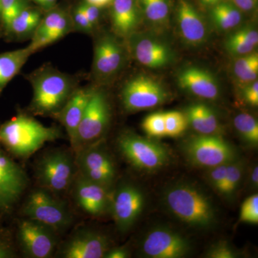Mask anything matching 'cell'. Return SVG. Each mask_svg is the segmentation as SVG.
Returning <instances> with one entry per match:
<instances>
[{"label": "cell", "instance_id": "obj_1", "mask_svg": "<svg viewBox=\"0 0 258 258\" xmlns=\"http://www.w3.org/2000/svg\"><path fill=\"white\" fill-rule=\"evenodd\" d=\"M62 137L60 129L45 126L31 117L18 114L0 125V145L15 157L28 159L47 142Z\"/></svg>", "mask_w": 258, "mask_h": 258}, {"label": "cell", "instance_id": "obj_2", "mask_svg": "<svg viewBox=\"0 0 258 258\" xmlns=\"http://www.w3.org/2000/svg\"><path fill=\"white\" fill-rule=\"evenodd\" d=\"M30 78L33 89L32 113L56 118L75 91L72 80L51 66L37 70Z\"/></svg>", "mask_w": 258, "mask_h": 258}, {"label": "cell", "instance_id": "obj_3", "mask_svg": "<svg viewBox=\"0 0 258 258\" xmlns=\"http://www.w3.org/2000/svg\"><path fill=\"white\" fill-rule=\"evenodd\" d=\"M166 206L181 221L195 227L206 228L215 221L213 205L201 191L189 186L179 185L166 191Z\"/></svg>", "mask_w": 258, "mask_h": 258}, {"label": "cell", "instance_id": "obj_4", "mask_svg": "<svg viewBox=\"0 0 258 258\" xmlns=\"http://www.w3.org/2000/svg\"><path fill=\"white\" fill-rule=\"evenodd\" d=\"M35 171L40 187L55 195L67 192L78 174L75 156L62 149L44 154L37 161Z\"/></svg>", "mask_w": 258, "mask_h": 258}, {"label": "cell", "instance_id": "obj_5", "mask_svg": "<svg viewBox=\"0 0 258 258\" xmlns=\"http://www.w3.org/2000/svg\"><path fill=\"white\" fill-rule=\"evenodd\" d=\"M25 218L50 227L57 233L69 228L73 217L66 205L43 188L32 191L22 208Z\"/></svg>", "mask_w": 258, "mask_h": 258}, {"label": "cell", "instance_id": "obj_6", "mask_svg": "<svg viewBox=\"0 0 258 258\" xmlns=\"http://www.w3.org/2000/svg\"><path fill=\"white\" fill-rule=\"evenodd\" d=\"M111 118V108L103 91L93 90L86 111L72 144L74 154L83 148L99 142Z\"/></svg>", "mask_w": 258, "mask_h": 258}, {"label": "cell", "instance_id": "obj_7", "mask_svg": "<svg viewBox=\"0 0 258 258\" xmlns=\"http://www.w3.org/2000/svg\"><path fill=\"white\" fill-rule=\"evenodd\" d=\"M118 147L125 159L139 170H157L169 160L164 146L128 132L120 136Z\"/></svg>", "mask_w": 258, "mask_h": 258}, {"label": "cell", "instance_id": "obj_8", "mask_svg": "<svg viewBox=\"0 0 258 258\" xmlns=\"http://www.w3.org/2000/svg\"><path fill=\"white\" fill-rule=\"evenodd\" d=\"M74 154L79 175L110 189L116 170L111 156L99 145V142Z\"/></svg>", "mask_w": 258, "mask_h": 258}, {"label": "cell", "instance_id": "obj_9", "mask_svg": "<svg viewBox=\"0 0 258 258\" xmlns=\"http://www.w3.org/2000/svg\"><path fill=\"white\" fill-rule=\"evenodd\" d=\"M17 240L22 252L30 258L51 257L57 245L55 231L28 218L18 222Z\"/></svg>", "mask_w": 258, "mask_h": 258}, {"label": "cell", "instance_id": "obj_10", "mask_svg": "<svg viewBox=\"0 0 258 258\" xmlns=\"http://www.w3.org/2000/svg\"><path fill=\"white\" fill-rule=\"evenodd\" d=\"M26 173L0 145V215L9 213L28 187Z\"/></svg>", "mask_w": 258, "mask_h": 258}, {"label": "cell", "instance_id": "obj_11", "mask_svg": "<svg viewBox=\"0 0 258 258\" xmlns=\"http://www.w3.org/2000/svg\"><path fill=\"white\" fill-rule=\"evenodd\" d=\"M191 162L201 167L211 168L235 161L233 147L218 137L203 135L195 137L185 145Z\"/></svg>", "mask_w": 258, "mask_h": 258}, {"label": "cell", "instance_id": "obj_12", "mask_svg": "<svg viewBox=\"0 0 258 258\" xmlns=\"http://www.w3.org/2000/svg\"><path fill=\"white\" fill-rule=\"evenodd\" d=\"M168 93L164 86L155 80L140 76L125 83L121 100L127 111L149 109L166 101Z\"/></svg>", "mask_w": 258, "mask_h": 258}, {"label": "cell", "instance_id": "obj_13", "mask_svg": "<svg viewBox=\"0 0 258 258\" xmlns=\"http://www.w3.org/2000/svg\"><path fill=\"white\" fill-rule=\"evenodd\" d=\"M144 198L141 190L132 184L120 186L111 198L110 210L118 230L128 231L143 210Z\"/></svg>", "mask_w": 258, "mask_h": 258}, {"label": "cell", "instance_id": "obj_14", "mask_svg": "<svg viewBox=\"0 0 258 258\" xmlns=\"http://www.w3.org/2000/svg\"><path fill=\"white\" fill-rule=\"evenodd\" d=\"M190 250L189 241L174 231L165 228L154 229L144 237L142 251L152 258H180Z\"/></svg>", "mask_w": 258, "mask_h": 258}, {"label": "cell", "instance_id": "obj_15", "mask_svg": "<svg viewBox=\"0 0 258 258\" xmlns=\"http://www.w3.org/2000/svg\"><path fill=\"white\" fill-rule=\"evenodd\" d=\"M75 201L79 208L91 217L102 216L110 210L109 189L77 174L72 186Z\"/></svg>", "mask_w": 258, "mask_h": 258}, {"label": "cell", "instance_id": "obj_16", "mask_svg": "<svg viewBox=\"0 0 258 258\" xmlns=\"http://www.w3.org/2000/svg\"><path fill=\"white\" fill-rule=\"evenodd\" d=\"M74 28L71 15L59 8L47 11L33 32L32 41L28 47L32 52L53 43L67 35Z\"/></svg>", "mask_w": 258, "mask_h": 258}, {"label": "cell", "instance_id": "obj_17", "mask_svg": "<svg viewBox=\"0 0 258 258\" xmlns=\"http://www.w3.org/2000/svg\"><path fill=\"white\" fill-rule=\"evenodd\" d=\"M109 249L106 236L92 230L78 231L66 241L61 249L64 258H102Z\"/></svg>", "mask_w": 258, "mask_h": 258}, {"label": "cell", "instance_id": "obj_18", "mask_svg": "<svg viewBox=\"0 0 258 258\" xmlns=\"http://www.w3.org/2000/svg\"><path fill=\"white\" fill-rule=\"evenodd\" d=\"M123 60V50L118 41L110 35H104L95 45L93 74L98 79H109L120 71Z\"/></svg>", "mask_w": 258, "mask_h": 258}, {"label": "cell", "instance_id": "obj_19", "mask_svg": "<svg viewBox=\"0 0 258 258\" xmlns=\"http://www.w3.org/2000/svg\"><path fill=\"white\" fill-rule=\"evenodd\" d=\"M92 92L93 89L91 88L75 89L56 117L66 128L71 146L74 144L78 128Z\"/></svg>", "mask_w": 258, "mask_h": 258}, {"label": "cell", "instance_id": "obj_20", "mask_svg": "<svg viewBox=\"0 0 258 258\" xmlns=\"http://www.w3.org/2000/svg\"><path fill=\"white\" fill-rule=\"evenodd\" d=\"M180 87L195 96L214 100L219 95V86L213 76L205 70L191 67L184 69L178 76Z\"/></svg>", "mask_w": 258, "mask_h": 258}, {"label": "cell", "instance_id": "obj_21", "mask_svg": "<svg viewBox=\"0 0 258 258\" xmlns=\"http://www.w3.org/2000/svg\"><path fill=\"white\" fill-rule=\"evenodd\" d=\"M177 22L181 36L191 45L203 43L207 30L203 18L187 0H179L177 7Z\"/></svg>", "mask_w": 258, "mask_h": 258}, {"label": "cell", "instance_id": "obj_22", "mask_svg": "<svg viewBox=\"0 0 258 258\" xmlns=\"http://www.w3.org/2000/svg\"><path fill=\"white\" fill-rule=\"evenodd\" d=\"M134 55L141 64L149 68L164 67L172 60V52L165 44L149 38L132 41Z\"/></svg>", "mask_w": 258, "mask_h": 258}, {"label": "cell", "instance_id": "obj_23", "mask_svg": "<svg viewBox=\"0 0 258 258\" xmlns=\"http://www.w3.org/2000/svg\"><path fill=\"white\" fill-rule=\"evenodd\" d=\"M111 6L115 32L120 36H128L139 23V10L135 0H113Z\"/></svg>", "mask_w": 258, "mask_h": 258}, {"label": "cell", "instance_id": "obj_24", "mask_svg": "<svg viewBox=\"0 0 258 258\" xmlns=\"http://www.w3.org/2000/svg\"><path fill=\"white\" fill-rule=\"evenodd\" d=\"M32 53L28 46L0 54V93L19 74Z\"/></svg>", "mask_w": 258, "mask_h": 258}, {"label": "cell", "instance_id": "obj_25", "mask_svg": "<svg viewBox=\"0 0 258 258\" xmlns=\"http://www.w3.org/2000/svg\"><path fill=\"white\" fill-rule=\"evenodd\" d=\"M188 123L203 135H212L219 128L218 120L211 108L205 104H194L188 108L186 114Z\"/></svg>", "mask_w": 258, "mask_h": 258}, {"label": "cell", "instance_id": "obj_26", "mask_svg": "<svg viewBox=\"0 0 258 258\" xmlns=\"http://www.w3.org/2000/svg\"><path fill=\"white\" fill-rule=\"evenodd\" d=\"M42 20L41 13L38 10L27 8L20 13L10 23L5 30L6 36H25L33 33Z\"/></svg>", "mask_w": 258, "mask_h": 258}, {"label": "cell", "instance_id": "obj_27", "mask_svg": "<svg viewBox=\"0 0 258 258\" xmlns=\"http://www.w3.org/2000/svg\"><path fill=\"white\" fill-rule=\"evenodd\" d=\"M258 43V32L255 29L244 28L232 34L226 42V48L233 55L250 53Z\"/></svg>", "mask_w": 258, "mask_h": 258}, {"label": "cell", "instance_id": "obj_28", "mask_svg": "<svg viewBox=\"0 0 258 258\" xmlns=\"http://www.w3.org/2000/svg\"><path fill=\"white\" fill-rule=\"evenodd\" d=\"M212 20L221 30H230L239 25L242 20L240 10L230 3H219L211 12Z\"/></svg>", "mask_w": 258, "mask_h": 258}, {"label": "cell", "instance_id": "obj_29", "mask_svg": "<svg viewBox=\"0 0 258 258\" xmlns=\"http://www.w3.org/2000/svg\"><path fill=\"white\" fill-rule=\"evenodd\" d=\"M234 72L236 76L244 82L255 81L258 75L257 54H247L239 58L234 66Z\"/></svg>", "mask_w": 258, "mask_h": 258}, {"label": "cell", "instance_id": "obj_30", "mask_svg": "<svg viewBox=\"0 0 258 258\" xmlns=\"http://www.w3.org/2000/svg\"><path fill=\"white\" fill-rule=\"evenodd\" d=\"M234 125L245 142L252 145L258 143V124L257 120L248 113L236 115Z\"/></svg>", "mask_w": 258, "mask_h": 258}, {"label": "cell", "instance_id": "obj_31", "mask_svg": "<svg viewBox=\"0 0 258 258\" xmlns=\"http://www.w3.org/2000/svg\"><path fill=\"white\" fill-rule=\"evenodd\" d=\"M243 174V166L242 163L231 161L227 166L225 181L220 193L226 197H230L235 193L238 187Z\"/></svg>", "mask_w": 258, "mask_h": 258}, {"label": "cell", "instance_id": "obj_32", "mask_svg": "<svg viewBox=\"0 0 258 258\" xmlns=\"http://www.w3.org/2000/svg\"><path fill=\"white\" fill-rule=\"evenodd\" d=\"M28 8V0H0V22L3 31L24 9Z\"/></svg>", "mask_w": 258, "mask_h": 258}, {"label": "cell", "instance_id": "obj_33", "mask_svg": "<svg viewBox=\"0 0 258 258\" xmlns=\"http://www.w3.org/2000/svg\"><path fill=\"white\" fill-rule=\"evenodd\" d=\"M142 4L144 14L154 23H163L169 15L167 0H142Z\"/></svg>", "mask_w": 258, "mask_h": 258}, {"label": "cell", "instance_id": "obj_34", "mask_svg": "<svg viewBox=\"0 0 258 258\" xmlns=\"http://www.w3.org/2000/svg\"><path fill=\"white\" fill-rule=\"evenodd\" d=\"M166 136L176 137L186 130L188 120L186 115L179 111H169L164 113Z\"/></svg>", "mask_w": 258, "mask_h": 258}, {"label": "cell", "instance_id": "obj_35", "mask_svg": "<svg viewBox=\"0 0 258 258\" xmlns=\"http://www.w3.org/2000/svg\"><path fill=\"white\" fill-rule=\"evenodd\" d=\"M142 128L150 137L166 136L164 113H155L148 115L142 122Z\"/></svg>", "mask_w": 258, "mask_h": 258}, {"label": "cell", "instance_id": "obj_36", "mask_svg": "<svg viewBox=\"0 0 258 258\" xmlns=\"http://www.w3.org/2000/svg\"><path fill=\"white\" fill-rule=\"evenodd\" d=\"M240 221L247 223L257 224L258 195L249 197L241 207Z\"/></svg>", "mask_w": 258, "mask_h": 258}, {"label": "cell", "instance_id": "obj_37", "mask_svg": "<svg viewBox=\"0 0 258 258\" xmlns=\"http://www.w3.org/2000/svg\"><path fill=\"white\" fill-rule=\"evenodd\" d=\"M17 257V251L11 232L0 225V258Z\"/></svg>", "mask_w": 258, "mask_h": 258}, {"label": "cell", "instance_id": "obj_38", "mask_svg": "<svg viewBox=\"0 0 258 258\" xmlns=\"http://www.w3.org/2000/svg\"><path fill=\"white\" fill-rule=\"evenodd\" d=\"M71 19H72L74 28H76L79 31L85 32V33H91L93 32L94 28L88 21L80 5L76 7L73 11Z\"/></svg>", "mask_w": 258, "mask_h": 258}, {"label": "cell", "instance_id": "obj_39", "mask_svg": "<svg viewBox=\"0 0 258 258\" xmlns=\"http://www.w3.org/2000/svg\"><path fill=\"white\" fill-rule=\"evenodd\" d=\"M210 258H235L237 257L234 249L225 242H220L212 246L207 254Z\"/></svg>", "mask_w": 258, "mask_h": 258}, {"label": "cell", "instance_id": "obj_40", "mask_svg": "<svg viewBox=\"0 0 258 258\" xmlns=\"http://www.w3.org/2000/svg\"><path fill=\"white\" fill-rule=\"evenodd\" d=\"M228 164L215 166L211 168L210 173V181L212 186L220 192L226 176V170Z\"/></svg>", "mask_w": 258, "mask_h": 258}, {"label": "cell", "instance_id": "obj_41", "mask_svg": "<svg viewBox=\"0 0 258 258\" xmlns=\"http://www.w3.org/2000/svg\"><path fill=\"white\" fill-rule=\"evenodd\" d=\"M79 5L81 6V9H82L86 18H87L88 21L94 28L99 21L100 10L101 9L96 6H93L92 5L88 4L86 2H83Z\"/></svg>", "mask_w": 258, "mask_h": 258}, {"label": "cell", "instance_id": "obj_42", "mask_svg": "<svg viewBox=\"0 0 258 258\" xmlns=\"http://www.w3.org/2000/svg\"><path fill=\"white\" fill-rule=\"evenodd\" d=\"M244 97L245 101L252 106L258 105V83L257 81L247 86L244 91Z\"/></svg>", "mask_w": 258, "mask_h": 258}, {"label": "cell", "instance_id": "obj_43", "mask_svg": "<svg viewBox=\"0 0 258 258\" xmlns=\"http://www.w3.org/2000/svg\"><path fill=\"white\" fill-rule=\"evenodd\" d=\"M128 257V252L124 247H115L108 249L104 257L106 258H125Z\"/></svg>", "mask_w": 258, "mask_h": 258}, {"label": "cell", "instance_id": "obj_44", "mask_svg": "<svg viewBox=\"0 0 258 258\" xmlns=\"http://www.w3.org/2000/svg\"><path fill=\"white\" fill-rule=\"evenodd\" d=\"M233 2L237 8L244 11L253 9L256 4V0H233Z\"/></svg>", "mask_w": 258, "mask_h": 258}, {"label": "cell", "instance_id": "obj_45", "mask_svg": "<svg viewBox=\"0 0 258 258\" xmlns=\"http://www.w3.org/2000/svg\"><path fill=\"white\" fill-rule=\"evenodd\" d=\"M31 1L40 6L42 9L45 11H49L55 8L57 0H31Z\"/></svg>", "mask_w": 258, "mask_h": 258}, {"label": "cell", "instance_id": "obj_46", "mask_svg": "<svg viewBox=\"0 0 258 258\" xmlns=\"http://www.w3.org/2000/svg\"><path fill=\"white\" fill-rule=\"evenodd\" d=\"M84 2L88 4L92 5L93 6H96L99 9H102V8H106V7L111 5L113 0H85Z\"/></svg>", "mask_w": 258, "mask_h": 258}, {"label": "cell", "instance_id": "obj_47", "mask_svg": "<svg viewBox=\"0 0 258 258\" xmlns=\"http://www.w3.org/2000/svg\"><path fill=\"white\" fill-rule=\"evenodd\" d=\"M252 183L254 187H257L258 184V168L257 166H254L253 171H252Z\"/></svg>", "mask_w": 258, "mask_h": 258}, {"label": "cell", "instance_id": "obj_48", "mask_svg": "<svg viewBox=\"0 0 258 258\" xmlns=\"http://www.w3.org/2000/svg\"><path fill=\"white\" fill-rule=\"evenodd\" d=\"M224 0H200L203 5H207V6H215L219 3H222Z\"/></svg>", "mask_w": 258, "mask_h": 258}]
</instances>
